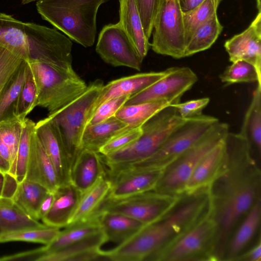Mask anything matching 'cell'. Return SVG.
Listing matches in <instances>:
<instances>
[{"instance_id":"6da1fadb","label":"cell","mask_w":261,"mask_h":261,"mask_svg":"<svg viewBox=\"0 0 261 261\" xmlns=\"http://www.w3.org/2000/svg\"><path fill=\"white\" fill-rule=\"evenodd\" d=\"M225 166L208 188L218 226L216 254L221 257L233 231L261 197V171L247 139L228 132L225 139Z\"/></svg>"},{"instance_id":"7a4b0ae2","label":"cell","mask_w":261,"mask_h":261,"mask_svg":"<svg viewBox=\"0 0 261 261\" xmlns=\"http://www.w3.org/2000/svg\"><path fill=\"white\" fill-rule=\"evenodd\" d=\"M210 206L208 189L184 195L166 215L144 225L123 243L105 251V256L107 260L113 261H147L202 216Z\"/></svg>"},{"instance_id":"3957f363","label":"cell","mask_w":261,"mask_h":261,"mask_svg":"<svg viewBox=\"0 0 261 261\" xmlns=\"http://www.w3.org/2000/svg\"><path fill=\"white\" fill-rule=\"evenodd\" d=\"M108 0H38L36 6L41 18L69 38L88 47L95 42L96 15Z\"/></svg>"},{"instance_id":"277c9868","label":"cell","mask_w":261,"mask_h":261,"mask_svg":"<svg viewBox=\"0 0 261 261\" xmlns=\"http://www.w3.org/2000/svg\"><path fill=\"white\" fill-rule=\"evenodd\" d=\"M103 85L101 80L94 81L88 85L87 89L80 96L47 116L58 135L70 171L83 149V135L94 112Z\"/></svg>"},{"instance_id":"5b68a950","label":"cell","mask_w":261,"mask_h":261,"mask_svg":"<svg viewBox=\"0 0 261 261\" xmlns=\"http://www.w3.org/2000/svg\"><path fill=\"white\" fill-rule=\"evenodd\" d=\"M218 226L209 210L147 261H216Z\"/></svg>"},{"instance_id":"8992f818","label":"cell","mask_w":261,"mask_h":261,"mask_svg":"<svg viewBox=\"0 0 261 261\" xmlns=\"http://www.w3.org/2000/svg\"><path fill=\"white\" fill-rule=\"evenodd\" d=\"M187 120L182 118L174 107L164 108L141 127L142 134L135 142L107 155H101L108 167L127 165L143 160L154 153L169 136Z\"/></svg>"},{"instance_id":"52a82bcc","label":"cell","mask_w":261,"mask_h":261,"mask_svg":"<svg viewBox=\"0 0 261 261\" xmlns=\"http://www.w3.org/2000/svg\"><path fill=\"white\" fill-rule=\"evenodd\" d=\"M34 77L38 91L37 106L51 114L80 96L88 85L72 67H54L39 61H27Z\"/></svg>"},{"instance_id":"ba28073f","label":"cell","mask_w":261,"mask_h":261,"mask_svg":"<svg viewBox=\"0 0 261 261\" xmlns=\"http://www.w3.org/2000/svg\"><path fill=\"white\" fill-rule=\"evenodd\" d=\"M219 119L202 115L187 120L169 136L152 155L141 161L121 166L111 167L112 170H164L194 145Z\"/></svg>"},{"instance_id":"9c48e42d","label":"cell","mask_w":261,"mask_h":261,"mask_svg":"<svg viewBox=\"0 0 261 261\" xmlns=\"http://www.w3.org/2000/svg\"><path fill=\"white\" fill-rule=\"evenodd\" d=\"M229 132L228 124L219 121L194 145L163 170L153 191L173 195H184L186 185L198 163L222 141Z\"/></svg>"},{"instance_id":"30bf717a","label":"cell","mask_w":261,"mask_h":261,"mask_svg":"<svg viewBox=\"0 0 261 261\" xmlns=\"http://www.w3.org/2000/svg\"><path fill=\"white\" fill-rule=\"evenodd\" d=\"M183 195H173L151 190L119 199L106 197L94 213H119L147 224L168 213Z\"/></svg>"},{"instance_id":"8fae6325","label":"cell","mask_w":261,"mask_h":261,"mask_svg":"<svg viewBox=\"0 0 261 261\" xmlns=\"http://www.w3.org/2000/svg\"><path fill=\"white\" fill-rule=\"evenodd\" d=\"M150 47L156 54L184 58L186 47L182 11L178 0H162L153 25Z\"/></svg>"},{"instance_id":"7c38bea8","label":"cell","mask_w":261,"mask_h":261,"mask_svg":"<svg viewBox=\"0 0 261 261\" xmlns=\"http://www.w3.org/2000/svg\"><path fill=\"white\" fill-rule=\"evenodd\" d=\"M27 33L29 60L39 61L59 68L72 67V43L70 38L56 29L33 22L30 24Z\"/></svg>"},{"instance_id":"4fadbf2b","label":"cell","mask_w":261,"mask_h":261,"mask_svg":"<svg viewBox=\"0 0 261 261\" xmlns=\"http://www.w3.org/2000/svg\"><path fill=\"white\" fill-rule=\"evenodd\" d=\"M197 81L196 74L189 67H171L165 76L131 95L124 106L159 101H167L170 105L179 103L182 95Z\"/></svg>"},{"instance_id":"5bb4252c","label":"cell","mask_w":261,"mask_h":261,"mask_svg":"<svg viewBox=\"0 0 261 261\" xmlns=\"http://www.w3.org/2000/svg\"><path fill=\"white\" fill-rule=\"evenodd\" d=\"M96 51L106 63L140 70L143 59L119 23L109 24L100 31Z\"/></svg>"},{"instance_id":"9a60e30c","label":"cell","mask_w":261,"mask_h":261,"mask_svg":"<svg viewBox=\"0 0 261 261\" xmlns=\"http://www.w3.org/2000/svg\"><path fill=\"white\" fill-rule=\"evenodd\" d=\"M163 170H107L111 187L107 198L119 199L153 190Z\"/></svg>"},{"instance_id":"2e32d148","label":"cell","mask_w":261,"mask_h":261,"mask_svg":"<svg viewBox=\"0 0 261 261\" xmlns=\"http://www.w3.org/2000/svg\"><path fill=\"white\" fill-rule=\"evenodd\" d=\"M224 46L231 62L245 61L261 73V13L245 31L226 40Z\"/></svg>"},{"instance_id":"e0dca14e","label":"cell","mask_w":261,"mask_h":261,"mask_svg":"<svg viewBox=\"0 0 261 261\" xmlns=\"http://www.w3.org/2000/svg\"><path fill=\"white\" fill-rule=\"evenodd\" d=\"M225 139L198 163L186 185L184 195L208 189L221 174L226 161Z\"/></svg>"},{"instance_id":"ac0fdd59","label":"cell","mask_w":261,"mask_h":261,"mask_svg":"<svg viewBox=\"0 0 261 261\" xmlns=\"http://www.w3.org/2000/svg\"><path fill=\"white\" fill-rule=\"evenodd\" d=\"M261 197L259 198L237 225L225 246L222 260L234 261L249 248L260 229Z\"/></svg>"},{"instance_id":"d6986e66","label":"cell","mask_w":261,"mask_h":261,"mask_svg":"<svg viewBox=\"0 0 261 261\" xmlns=\"http://www.w3.org/2000/svg\"><path fill=\"white\" fill-rule=\"evenodd\" d=\"M25 179L40 184L50 192L60 187L55 169L34 129L31 138L30 152Z\"/></svg>"},{"instance_id":"ffe728a7","label":"cell","mask_w":261,"mask_h":261,"mask_svg":"<svg viewBox=\"0 0 261 261\" xmlns=\"http://www.w3.org/2000/svg\"><path fill=\"white\" fill-rule=\"evenodd\" d=\"M35 132L57 175L60 186L70 182V167L56 130L47 117L35 125Z\"/></svg>"},{"instance_id":"44dd1931","label":"cell","mask_w":261,"mask_h":261,"mask_svg":"<svg viewBox=\"0 0 261 261\" xmlns=\"http://www.w3.org/2000/svg\"><path fill=\"white\" fill-rule=\"evenodd\" d=\"M107 174V167L101 155L83 149L70 169V182L83 194Z\"/></svg>"},{"instance_id":"7402d4cb","label":"cell","mask_w":261,"mask_h":261,"mask_svg":"<svg viewBox=\"0 0 261 261\" xmlns=\"http://www.w3.org/2000/svg\"><path fill=\"white\" fill-rule=\"evenodd\" d=\"M101 230L79 242L41 256L38 261L103 260L101 247L107 242Z\"/></svg>"},{"instance_id":"603a6c76","label":"cell","mask_w":261,"mask_h":261,"mask_svg":"<svg viewBox=\"0 0 261 261\" xmlns=\"http://www.w3.org/2000/svg\"><path fill=\"white\" fill-rule=\"evenodd\" d=\"M170 68L158 72L138 73L110 82L103 85L95 105V110L108 99L125 95L131 96L141 92L165 76Z\"/></svg>"},{"instance_id":"cb8c5ba5","label":"cell","mask_w":261,"mask_h":261,"mask_svg":"<svg viewBox=\"0 0 261 261\" xmlns=\"http://www.w3.org/2000/svg\"><path fill=\"white\" fill-rule=\"evenodd\" d=\"M65 227V229L60 230L50 243L32 250L35 260H38L44 255L63 248L101 230L96 214Z\"/></svg>"},{"instance_id":"d4e9b609","label":"cell","mask_w":261,"mask_h":261,"mask_svg":"<svg viewBox=\"0 0 261 261\" xmlns=\"http://www.w3.org/2000/svg\"><path fill=\"white\" fill-rule=\"evenodd\" d=\"M16 116L0 121V170L15 179V168L23 122Z\"/></svg>"},{"instance_id":"484cf974","label":"cell","mask_w":261,"mask_h":261,"mask_svg":"<svg viewBox=\"0 0 261 261\" xmlns=\"http://www.w3.org/2000/svg\"><path fill=\"white\" fill-rule=\"evenodd\" d=\"M82 195L70 182L60 186L55 192L50 209L41 219L43 224L60 228L68 225Z\"/></svg>"},{"instance_id":"4316f807","label":"cell","mask_w":261,"mask_h":261,"mask_svg":"<svg viewBox=\"0 0 261 261\" xmlns=\"http://www.w3.org/2000/svg\"><path fill=\"white\" fill-rule=\"evenodd\" d=\"M107 241L120 245L133 236L145 224L127 216L108 212H95ZM92 214V215H93Z\"/></svg>"},{"instance_id":"83f0119b","label":"cell","mask_w":261,"mask_h":261,"mask_svg":"<svg viewBox=\"0 0 261 261\" xmlns=\"http://www.w3.org/2000/svg\"><path fill=\"white\" fill-rule=\"evenodd\" d=\"M119 24L143 59L150 47L145 35L135 0H119Z\"/></svg>"},{"instance_id":"f1b7e54d","label":"cell","mask_w":261,"mask_h":261,"mask_svg":"<svg viewBox=\"0 0 261 261\" xmlns=\"http://www.w3.org/2000/svg\"><path fill=\"white\" fill-rule=\"evenodd\" d=\"M0 46L29 61L30 44L24 22L11 15L0 13Z\"/></svg>"},{"instance_id":"f546056e","label":"cell","mask_w":261,"mask_h":261,"mask_svg":"<svg viewBox=\"0 0 261 261\" xmlns=\"http://www.w3.org/2000/svg\"><path fill=\"white\" fill-rule=\"evenodd\" d=\"M45 226L28 215L11 198L0 197V238L16 231Z\"/></svg>"},{"instance_id":"4dcf8cb0","label":"cell","mask_w":261,"mask_h":261,"mask_svg":"<svg viewBox=\"0 0 261 261\" xmlns=\"http://www.w3.org/2000/svg\"><path fill=\"white\" fill-rule=\"evenodd\" d=\"M130 128L133 127L115 116L100 123L88 124L82 137V149L98 152L111 139Z\"/></svg>"},{"instance_id":"1f68e13d","label":"cell","mask_w":261,"mask_h":261,"mask_svg":"<svg viewBox=\"0 0 261 261\" xmlns=\"http://www.w3.org/2000/svg\"><path fill=\"white\" fill-rule=\"evenodd\" d=\"M239 134L245 138L253 155L261 154V84L254 90L250 104L246 112Z\"/></svg>"},{"instance_id":"d6a6232c","label":"cell","mask_w":261,"mask_h":261,"mask_svg":"<svg viewBox=\"0 0 261 261\" xmlns=\"http://www.w3.org/2000/svg\"><path fill=\"white\" fill-rule=\"evenodd\" d=\"M111 187V182L107 174L100 177L82 194L69 225L89 218L107 196Z\"/></svg>"},{"instance_id":"836d02e7","label":"cell","mask_w":261,"mask_h":261,"mask_svg":"<svg viewBox=\"0 0 261 261\" xmlns=\"http://www.w3.org/2000/svg\"><path fill=\"white\" fill-rule=\"evenodd\" d=\"M48 192L40 184L24 179L18 184L11 198L28 215L39 220L40 206Z\"/></svg>"},{"instance_id":"e575fe53","label":"cell","mask_w":261,"mask_h":261,"mask_svg":"<svg viewBox=\"0 0 261 261\" xmlns=\"http://www.w3.org/2000/svg\"><path fill=\"white\" fill-rule=\"evenodd\" d=\"M223 28L217 14L198 27L186 45L184 57L190 56L210 48L218 38Z\"/></svg>"},{"instance_id":"d590c367","label":"cell","mask_w":261,"mask_h":261,"mask_svg":"<svg viewBox=\"0 0 261 261\" xmlns=\"http://www.w3.org/2000/svg\"><path fill=\"white\" fill-rule=\"evenodd\" d=\"M170 105L167 101H159L123 106L115 116L130 127H141L153 116Z\"/></svg>"},{"instance_id":"8d00e7d4","label":"cell","mask_w":261,"mask_h":261,"mask_svg":"<svg viewBox=\"0 0 261 261\" xmlns=\"http://www.w3.org/2000/svg\"><path fill=\"white\" fill-rule=\"evenodd\" d=\"M27 62L23 61L0 96V121L15 116V107L25 80Z\"/></svg>"},{"instance_id":"74e56055","label":"cell","mask_w":261,"mask_h":261,"mask_svg":"<svg viewBox=\"0 0 261 261\" xmlns=\"http://www.w3.org/2000/svg\"><path fill=\"white\" fill-rule=\"evenodd\" d=\"M222 0H204L192 10L183 12L186 45L196 29L217 14Z\"/></svg>"},{"instance_id":"f35d334b","label":"cell","mask_w":261,"mask_h":261,"mask_svg":"<svg viewBox=\"0 0 261 261\" xmlns=\"http://www.w3.org/2000/svg\"><path fill=\"white\" fill-rule=\"evenodd\" d=\"M219 77L221 82L227 85L252 82L261 84V73L252 64L244 60L232 62Z\"/></svg>"},{"instance_id":"ab89813d","label":"cell","mask_w":261,"mask_h":261,"mask_svg":"<svg viewBox=\"0 0 261 261\" xmlns=\"http://www.w3.org/2000/svg\"><path fill=\"white\" fill-rule=\"evenodd\" d=\"M37 99L38 91L35 81L27 62L25 80L15 107L14 115L21 120H24L37 106Z\"/></svg>"},{"instance_id":"60d3db41","label":"cell","mask_w":261,"mask_h":261,"mask_svg":"<svg viewBox=\"0 0 261 261\" xmlns=\"http://www.w3.org/2000/svg\"><path fill=\"white\" fill-rule=\"evenodd\" d=\"M60 231V228L47 226L25 229L3 235L0 238V243L23 241L47 245L57 237Z\"/></svg>"},{"instance_id":"b9f144b4","label":"cell","mask_w":261,"mask_h":261,"mask_svg":"<svg viewBox=\"0 0 261 261\" xmlns=\"http://www.w3.org/2000/svg\"><path fill=\"white\" fill-rule=\"evenodd\" d=\"M35 125L34 122L27 118L23 122L15 168V176L18 184L25 178L30 152L31 138Z\"/></svg>"},{"instance_id":"7bdbcfd3","label":"cell","mask_w":261,"mask_h":261,"mask_svg":"<svg viewBox=\"0 0 261 261\" xmlns=\"http://www.w3.org/2000/svg\"><path fill=\"white\" fill-rule=\"evenodd\" d=\"M23 59L0 46V96L5 86L18 70Z\"/></svg>"},{"instance_id":"ee69618b","label":"cell","mask_w":261,"mask_h":261,"mask_svg":"<svg viewBox=\"0 0 261 261\" xmlns=\"http://www.w3.org/2000/svg\"><path fill=\"white\" fill-rule=\"evenodd\" d=\"M144 34L149 39L162 0H135Z\"/></svg>"},{"instance_id":"f6af8a7d","label":"cell","mask_w":261,"mask_h":261,"mask_svg":"<svg viewBox=\"0 0 261 261\" xmlns=\"http://www.w3.org/2000/svg\"><path fill=\"white\" fill-rule=\"evenodd\" d=\"M141 127L130 128L115 136L99 150L101 155H107L130 145L142 135Z\"/></svg>"},{"instance_id":"bcb514c9","label":"cell","mask_w":261,"mask_h":261,"mask_svg":"<svg viewBox=\"0 0 261 261\" xmlns=\"http://www.w3.org/2000/svg\"><path fill=\"white\" fill-rule=\"evenodd\" d=\"M125 95L108 99L100 104L94 111L88 124H94L115 116L130 97Z\"/></svg>"},{"instance_id":"7dc6e473","label":"cell","mask_w":261,"mask_h":261,"mask_svg":"<svg viewBox=\"0 0 261 261\" xmlns=\"http://www.w3.org/2000/svg\"><path fill=\"white\" fill-rule=\"evenodd\" d=\"M210 101V98L204 97L171 105L176 108L182 118L188 120L202 115L203 110L207 106Z\"/></svg>"},{"instance_id":"c3c4849f","label":"cell","mask_w":261,"mask_h":261,"mask_svg":"<svg viewBox=\"0 0 261 261\" xmlns=\"http://www.w3.org/2000/svg\"><path fill=\"white\" fill-rule=\"evenodd\" d=\"M261 239L258 237L257 241L249 248L236 257L234 261H260Z\"/></svg>"},{"instance_id":"681fc988","label":"cell","mask_w":261,"mask_h":261,"mask_svg":"<svg viewBox=\"0 0 261 261\" xmlns=\"http://www.w3.org/2000/svg\"><path fill=\"white\" fill-rule=\"evenodd\" d=\"M55 198V193L48 192L43 199L38 212L39 220L41 219L50 209Z\"/></svg>"},{"instance_id":"f907efd6","label":"cell","mask_w":261,"mask_h":261,"mask_svg":"<svg viewBox=\"0 0 261 261\" xmlns=\"http://www.w3.org/2000/svg\"><path fill=\"white\" fill-rule=\"evenodd\" d=\"M183 12L190 11L204 0H178Z\"/></svg>"},{"instance_id":"816d5d0a","label":"cell","mask_w":261,"mask_h":261,"mask_svg":"<svg viewBox=\"0 0 261 261\" xmlns=\"http://www.w3.org/2000/svg\"><path fill=\"white\" fill-rule=\"evenodd\" d=\"M5 174L0 173V197L2 196L5 183Z\"/></svg>"},{"instance_id":"f5cc1de1","label":"cell","mask_w":261,"mask_h":261,"mask_svg":"<svg viewBox=\"0 0 261 261\" xmlns=\"http://www.w3.org/2000/svg\"><path fill=\"white\" fill-rule=\"evenodd\" d=\"M256 7L258 10V13H261V2L260 0H256Z\"/></svg>"},{"instance_id":"db71d44e","label":"cell","mask_w":261,"mask_h":261,"mask_svg":"<svg viewBox=\"0 0 261 261\" xmlns=\"http://www.w3.org/2000/svg\"><path fill=\"white\" fill-rule=\"evenodd\" d=\"M38 0H21V4L22 5H26L32 2H37Z\"/></svg>"},{"instance_id":"11a10c76","label":"cell","mask_w":261,"mask_h":261,"mask_svg":"<svg viewBox=\"0 0 261 261\" xmlns=\"http://www.w3.org/2000/svg\"><path fill=\"white\" fill-rule=\"evenodd\" d=\"M0 173L5 174V173H4L3 172H2L1 170H0Z\"/></svg>"}]
</instances>
